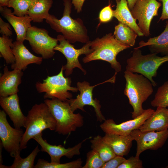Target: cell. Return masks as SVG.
Masks as SVG:
<instances>
[{
    "instance_id": "8d00e7d4",
    "label": "cell",
    "mask_w": 168,
    "mask_h": 168,
    "mask_svg": "<svg viewBox=\"0 0 168 168\" xmlns=\"http://www.w3.org/2000/svg\"><path fill=\"white\" fill-rule=\"evenodd\" d=\"M162 3V8L161 16L159 21L168 19V0H159Z\"/></svg>"
},
{
    "instance_id": "5b68a950",
    "label": "cell",
    "mask_w": 168,
    "mask_h": 168,
    "mask_svg": "<svg viewBox=\"0 0 168 168\" xmlns=\"http://www.w3.org/2000/svg\"><path fill=\"white\" fill-rule=\"evenodd\" d=\"M44 102L55 119V131L58 133L68 135L83 125V117L80 113H74L68 101L53 98L46 99Z\"/></svg>"
},
{
    "instance_id": "cb8c5ba5",
    "label": "cell",
    "mask_w": 168,
    "mask_h": 168,
    "mask_svg": "<svg viewBox=\"0 0 168 168\" xmlns=\"http://www.w3.org/2000/svg\"><path fill=\"white\" fill-rule=\"evenodd\" d=\"M53 4V0H32L28 15L33 22H42L49 15Z\"/></svg>"
},
{
    "instance_id": "d590c367",
    "label": "cell",
    "mask_w": 168,
    "mask_h": 168,
    "mask_svg": "<svg viewBox=\"0 0 168 168\" xmlns=\"http://www.w3.org/2000/svg\"><path fill=\"white\" fill-rule=\"evenodd\" d=\"M0 33L2 35L10 37L12 34V31L9 23L4 21L0 17Z\"/></svg>"
},
{
    "instance_id": "4316f807",
    "label": "cell",
    "mask_w": 168,
    "mask_h": 168,
    "mask_svg": "<svg viewBox=\"0 0 168 168\" xmlns=\"http://www.w3.org/2000/svg\"><path fill=\"white\" fill-rule=\"evenodd\" d=\"M38 146H37L32 152L26 157L21 158L20 153H17L14 157L12 165L7 166L3 165H0V168H34L35 159L40 152Z\"/></svg>"
},
{
    "instance_id": "f546056e",
    "label": "cell",
    "mask_w": 168,
    "mask_h": 168,
    "mask_svg": "<svg viewBox=\"0 0 168 168\" xmlns=\"http://www.w3.org/2000/svg\"><path fill=\"white\" fill-rule=\"evenodd\" d=\"M151 104L154 107H168V81L158 87Z\"/></svg>"
},
{
    "instance_id": "74e56055",
    "label": "cell",
    "mask_w": 168,
    "mask_h": 168,
    "mask_svg": "<svg viewBox=\"0 0 168 168\" xmlns=\"http://www.w3.org/2000/svg\"><path fill=\"white\" fill-rule=\"evenodd\" d=\"M85 0H72V3L77 13L82 12V8Z\"/></svg>"
},
{
    "instance_id": "484cf974",
    "label": "cell",
    "mask_w": 168,
    "mask_h": 168,
    "mask_svg": "<svg viewBox=\"0 0 168 168\" xmlns=\"http://www.w3.org/2000/svg\"><path fill=\"white\" fill-rule=\"evenodd\" d=\"M90 142L92 149L96 151L105 162L116 156L111 147L100 135L94 137L91 140Z\"/></svg>"
},
{
    "instance_id": "9c48e42d",
    "label": "cell",
    "mask_w": 168,
    "mask_h": 168,
    "mask_svg": "<svg viewBox=\"0 0 168 168\" xmlns=\"http://www.w3.org/2000/svg\"><path fill=\"white\" fill-rule=\"evenodd\" d=\"M57 38L59 43L55 46L54 50L62 53L67 59L66 64L62 67L63 70H65V76L68 77L71 74L73 69L76 68H79L84 75L86 74V72L83 68L78 58L82 54L86 55L92 51L90 47L91 41L86 43L82 48L76 49L62 35H58Z\"/></svg>"
},
{
    "instance_id": "7a4b0ae2",
    "label": "cell",
    "mask_w": 168,
    "mask_h": 168,
    "mask_svg": "<svg viewBox=\"0 0 168 168\" xmlns=\"http://www.w3.org/2000/svg\"><path fill=\"white\" fill-rule=\"evenodd\" d=\"M127 44L116 40L112 33L106 34L91 41L92 51L86 55L82 59L84 63L95 60H102L109 63L116 72L121 70V66L116 60V56L121 51L130 48Z\"/></svg>"
},
{
    "instance_id": "e0dca14e",
    "label": "cell",
    "mask_w": 168,
    "mask_h": 168,
    "mask_svg": "<svg viewBox=\"0 0 168 168\" xmlns=\"http://www.w3.org/2000/svg\"><path fill=\"white\" fill-rule=\"evenodd\" d=\"M23 74L21 70L14 69L10 71L7 66H5L3 73L0 77V96L6 97L17 93Z\"/></svg>"
},
{
    "instance_id": "9a60e30c",
    "label": "cell",
    "mask_w": 168,
    "mask_h": 168,
    "mask_svg": "<svg viewBox=\"0 0 168 168\" xmlns=\"http://www.w3.org/2000/svg\"><path fill=\"white\" fill-rule=\"evenodd\" d=\"M42 133H40L33 137L34 139L40 145L41 151L47 152L49 155L51 162L52 163H60L61 158L65 156L68 158H72L75 155H79L80 149L85 139L73 147L65 148L61 145H52L48 143L42 138Z\"/></svg>"
},
{
    "instance_id": "8992f818",
    "label": "cell",
    "mask_w": 168,
    "mask_h": 168,
    "mask_svg": "<svg viewBox=\"0 0 168 168\" xmlns=\"http://www.w3.org/2000/svg\"><path fill=\"white\" fill-rule=\"evenodd\" d=\"M152 53L143 55L139 49H134L131 57L127 60L126 70L141 74L149 80L154 87L157 84L153 77L156 76L157 71L164 63L168 62V55L160 57Z\"/></svg>"
},
{
    "instance_id": "60d3db41",
    "label": "cell",
    "mask_w": 168,
    "mask_h": 168,
    "mask_svg": "<svg viewBox=\"0 0 168 168\" xmlns=\"http://www.w3.org/2000/svg\"><path fill=\"white\" fill-rule=\"evenodd\" d=\"M3 147L2 146V145L1 142H0V165H1L2 164L3 161H2V148Z\"/></svg>"
},
{
    "instance_id": "d6986e66",
    "label": "cell",
    "mask_w": 168,
    "mask_h": 168,
    "mask_svg": "<svg viewBox=\"0 0 168 168\" xmlns=\"http://www.w3.org/2000/svg\"><path fill=\"white\" fill-rule=\"evenodd\" d=\"M12 48L15 59V62L11 66L12 69H18L24 71L30 64L40 65L42 63L43 58L31 53L25 46L23 42L16 41L13 42Z\"/></svg>"
},
{
    "instance_id": "ba28073f",
    "label": "cell",
    "mask_w": 168,
    "mask_h": 168,
    "mask_svg": "<svg viewBox=\"0 0 168 168\" xmlns=\"http://www.w3.org/2000/svg\"><path fill=\"white\" fill-rule=\"evenodd\" d=\"M25 40L28 41L32 50L44 59H49L54 56L55 54L54 48L58 42L57 38L49 35L46 30L35 26L28 29Z\"/></svg>"
},
{
    "instance_id": "7c38bea8",
    "label": "cell",
    "mask_w": 168,
    "mask_h": 168,
    "mask_svg": "<svg viewBox=\"0 0 168 168\" xmlns=\"http://www.w3.org/2000/svg\"><path fill=\"white\" fill-rule=\"evenodd\" d=\"M99 84L91 86L90 83L86 81L77 82V87L80 94L76 98H71L68 100L73 112L78 109L85 112L84 107L85 105H90L94 108L97 121L101 122L106 119L101 111V105L99 100L96 98L94 99L93 97V88Z\"/></svg>"
},
{
    "instance_id": "8fae6325",
    "label": "cell",
    "mask_w": 168,
    "mask_h": 168,
    "mask_svg": "<svg viewBox=\"0 0 168 168\" xmlns=\"http://www.w3.org/2000/svg\"><path fill=\"white\" fill-rule=\"evenodd\" d=\"M24 132L21 129L11 127L3 110H0V138L3 147L12 157L20 153V143Z\"/></svg>"
},
{
    "instance_id": "5bb4252c",
    "label": "cell",
    "mask_w": 168,
    "mask_h": 168,
    "mask_svg": "<svg viewBox=\"0 0 168 168\" xmlns=\"http://www.w3.org/2000/svg\"><path fill=\"white\" fill-rule=\"evenodd\" d=\"M154 111L151 108L145 110L143 112L137 117L118 124H116L113 119H105L100 125V127L105 133L130 135L133 131L139 129Z\"/></svg>"
},
{
    "instance_id": "30bf717a",
    "label": "cell",
    "mask_w": 168,
    "mask_h": 168,
    "mask_svg": "<svg viewBox=\"0 0 168 168\" xmlns=\"http://www.w3.org/2000/svg\"><path fill=\"white\" fill-rule=\"evenodd\" d=\"M161 6V3L156 0H136L130 11L138 20L137 24L144 36H149L151 22L153 18L158 15V10Z\"/></svg>"
},
{
    "instance_id": "b9f144b4",
    "label": "cell",
    "mask_w": 168,
    "mask_h": 168,
    "mask_svg": "<svg viewBox=\"0 0 168 168\" xmlns=\"http://www.w3.org/2000/svg\"><path fill=\"white\" fill-rule=\"evenodd\" d=\"M166 168H168V165L166 167Z\"/></svg>"
},
{
    "instance_id": "d6a6232c",
    "label": "cell",
    "mask_w": 168,
    "mask_h": 168,
    "mask_svg": "<svg viewBox=\"0 0 168 168\" xmlns=\"http://www.w3.org/2000/svg\"><path fill=\"white\" fill-rule=\"evenodd\" d=\"M142 161L139 157L132 156L126 159L118 168H142Z\"/></svg>"
},
{
    "instance_id": "4dcf8cb0",
    "label": "cell",
    "mask_w": 168,
    "mask_h": 168,
    "mask_svg": "<svg viewBox=\"0 0 168 168\" xmlns=\"http://www.w3.org/2000/svg\"><path fill=\"white\" fill-rule=\"evenodd\" d=\"M32 0H10L7 7L13 9V13L15 15L20 17L28 15V12Z\"/></svg>"
},
{
    "instance_id": "83f0119b",
    "label": "cell",
    "mask_w": 168,
    "mask_h": 168,
    "mask_svg": "<svg viewBox=\"0 0 168 168\" xmlns=\"http://www.w3.org/2000/svg\"><path fill=\"white\" fill-rule=\"evenodd\" d=\"M13 46L12 40L9 37L3 35L0 37V57L3 58L7 64L12 65L15 62L12 48Z\"/></svg>"
},
{
    "instance_id": "6da1fadb",
    "label": "cell",
    "mask_w": 168,
    "mask_h": 168,
    "mask_svg": "<svg viewBox=\"0 0 168 168\" xmlns=\"http://www.w3.org/2000/svg\"><path fill=\"white\" fill-rule=\"evenodd\" d=\"M64 8L62 17L58 19L50 14L46 22L56 32L61 33L71 43L90 41L87 30L80 18L73 19L70 16L72 3L71 0H63Z\"/></svg>"
},
{
    "instance_id": "f1b7e54d",
    "label": "cell",
    "mask_w": 168,
    "mask_h": 168,
    "mask_svg": "<svg viewBox=\"0 0 168 168\" xmlns=\"http://www.w3.org/2000/svg\"><path fill=\"white\" fill-rule=\"evenodd\" d=\"M82 163L81 158L64 163L49 162L44 159H39L34 168H81L82 167Z\"/></svg>"
},
{
    "instance_id": "1f68e13d",
    "label": "cell",
    "mask_w": 168,
    "mask_h": 168,
    "mask_svg": "<svg viewBox=\"0 0 168 168\" xmlns=\"http://www.w3.org/2000/svg\"><path fill=\"white\" fill-rule=\"evenodd\" d=\"M86 163L82 168H102L105 162L98 153L92 149L86 154Z\"/></svg>"
},
{
    "instance_id": "e575fe53",
    "label": "cell",
    "mask_w": 168,
    "mask_h": 168,
    "mask_svg": "<svg viewBox=\"0 0 168 168\" xmlns=\"http://www.w3.org/2000/svg\"><path fill=\"white\" fill-rule=\"evenodd\" d=\"M126 160L123 156L116 155L114 157L105 162L102 168H118Z\"/></svg>"
},
{
    "instance_id": "2e32d148",
    "label": "cell",
    "mask_w": 168,
    "mask_h": 168,
    "mask_svg": "<svg viewBox=\"0 0 168 168\" xmlns=\"http://www.w3.org/2000/svg\"><path fill=\"white\" fill-rule=\"evenodd\" d=\"M0 105L13 123L14 128L20 129L25 127L26 116L20 108L17 94L7 96H0Z\"/></svg>"
},
{
    "instance_id": "4fadbf2b",
    "label": "cell",
    "mask_w": 168,
    "mask_h": 168,
    "mask_svg": "<svg viewBox=\"0 0 168 168\" xmlns=\"http://www.w3.org/2000/svg\"><path fill=\"white\" fill-rule=\"evenodd\" d=\"M130 135L137 143L135 156L147 150H157L161 147L168 138V129L156 131H142L139 129L133 131Z\"/></svg>"
},
{
    "instance_id": "ab89813d",
    "label": "cell",
    "mask_w": 168,
    "mask_h": 168,
    "mask_svg": "<svg viewBox=\"0 0 168 168\" xmlns=\"http://www.w3.org/2000/svg\"><path fill=\"white\" fill-rule=\"evenodd\" d=\"M10 0H0V6L7 7L8 3Z\"/></svg>"
},
{
    "instance_id": "44dd1931",
    "label": "cell",
    "mask_w": 168,
    "mask_h": 168,
    "mask_svg": "<svg viewBox=\"0 0 168 168\" xmlns=\"http://www.w3.org/2000/svg\"><path fill=\"white\" fill-rule=\"evenodd\" d=\"M116 5L115 10H113V16L119 22H122L133 29L139 36L144 35L139 27L136 20L133 16L128 7L127 0H115Z\"/></svg>"
},
{
    "instance_id": "277c9868",
    "label": "cell",
    "mask_w": 168,
    "mask_h": 168,
    "mask_svg": "<svg viewBox=\"0 0 168 168\" xmlns=\"http://www.w3.org/2000/svg\"><path fill=\"white\" fill-rule=\"evenodd\" d=\"M56 121L48 105L44 102L35 104L26 116L24 132L20 143L21 150L26 149L28 141L47 129L55 130Z\"/></svg>"
},
{
    "instance_id": "3957f363",
    "label": "cell",
    "mask_w": 168,
    "mask_h": 168,
    "mask_svg": "<svg viewBox=\"0 0 168 168\" xmlns=\"http://www.w3.org/2000/svg\"><path fill=\"white\" fill-rule=\"evenodd\" d=\"M124 77L126 84L124 92L133 107L132 116L134 119L144 111L142 104L152 94L153 86L149 80L141 74L126 70Z\"/></svg>"
},
{
    "instance_id": "52a82bcc",
    "label": "cell",
    "mask_w": 168,
    "mask_h": 168,
    "mask_svg": "<svg viewBox=\"0 0 168 168\" xmlns=\"http://www.w3.org/2000/svg\"><path fill=\"white\" fill-rule=\"evenodd\" d=\"M62 67L57 75L48 76L42 82H37L35 88L39 93L44 92V99L57 98L63 101H68L72 97L69 92H77V87L71 86L72 81L69 77H65L63 74Z\"/></svg>"
},
{
    "instance_id": "ac0fdd59",
    "label": "cell",
    "mask_w": 168,
    "mask_h": 168,
    "mask_svg": "<svg viewBox=\"0 0 168 168\" xmlns=\"http://www.w3.org/2000/svg\"><path fill=\"white\" fill-rule=\"evenodd\" d=\"M0 12L14 28L16 34V41L23 42L27 30L31 26L32 19L28 15L22 17L15 15L12 10L7 7L0 6Z\"/></svg>"
},
{
    "instance_id": "f35d334b",
    "label": "cell",
    "mask_w": 168,
    "mask_h": 168,
    "mask_svg": "<svg viewBox=\"0 0 168 168\" xmlns=\"http://www.w3.org/2000/svg\"><path fill=\"white\" fill-rule=\"evenodd\" d=\"M136 0H127L128 7L130 10L133 8Z\"/></svg>"
},
{
    "instance_id": "603a6c76",
    "label": "cell",
    "mask_w": 168,
    "mask_h": 168,
    "mask_svg": "<svg viewBox=\"0 0 168 168\" xmlns=\"http://www.w3.org/2000/svg\"><path fill=\"white\" fill-rule=\"evenodd\" d=\"M146 46H148L152 53L168 55V21L166 22L165 29L159 35L150 38L147 42L141 40L139 46L135 48L140 49Z\"/></svg>"
},
{
    "instance_id": "7402d4cb",
    "label": "cell",
    "mask_w": 168,
    "mask_h": 168,
    "mask_svg": "<svg viewBox=\"0 0 168 168\" xmlns=\"http://www.w3.org/2000/svg\"><path fill=\"white\" fill-rule=\"evenodd\" d=\"M102 138L115 155L121 156H126L128 154L133 140L130 135L105 133Z\"/></svg>"
},
{
    "instance_id": "d4e9b609",
    "label": "cell",
    "mask_w": 168,
    "mask_h": 168,
    "mask_svg": "<svg viewBox=\"0 0 168 168\" xmlns=\"http://www.w3.org/2000/svg\"><path fill=\"white\" fill-rule=\"evenodd\" d=\"M113 35L115 39L120 42L130 47L134 46L137 34L130 27L120 22L114 27Z\"/></svg>"
},
{
    "instance_id": "ffe728a7",
    "label": "cell",
    "mask_w": 168,
    "mask_h": 168,
    "mask_svg": "<svg viewBox=\"0 0 168 168\" xmlns=\"http://www.w3.org/2000/svg\"><path fill=\"white\" fill-rule=\"evenodd\" d=\"M142 131H160L168 129V109L157 107L139 129Z\"/></svg>"
},
{
    "instance_id": "836d02e7",
    "label": "cell",
    "mask_w": 168,
    "mask_h": 168,
    "mask_svg": "<svg viewBox=\"0 0 168 168\" xmlns=\"http://www.w3.org/2000/svg\"><path fill=\"white\" fill-rule=\"evenodd\" d=\"M113 11L110 3L108 6L103 8L99 15V19L100 22L105 23L110 21L114 17Z\"/></svg>"
}]
</instances>
